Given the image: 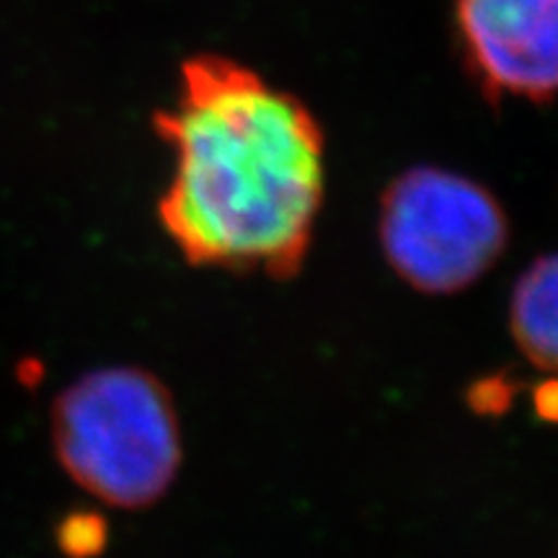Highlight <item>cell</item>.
<instances>
[{
	"label": "cell",
	"mask_w": 558,
	"mask_h": 558,
	"mask_svg": "<svg viewBox=\"0 0 558 558\" xmlns=\"http://www.w3.org/2000/svg\"><path fill=\"white\" fill-rule=\"evenodd\" d=\"M54 456L104 505L143 509L179 476V411L148 369L104 367L62 390L52 407Z\"/></svg>",
	"instance_id": "cell-2"
},
{
	"label": "cell",
	"mask_w": 558,
	"mask_h": 558,
	"mask_svg": "<svg viewBox=\"0 0 558 558\" xmlns=\"http://www.w3.org/2000/svg\"><path fill=\"white\" fill-rule=\"evenodd\" d=\"M378 235L383 256L409 288L456 295L501 259L509 222L486 186L437 166H418L383 194Z\"/></svg>",
	"instance_id": "cell-3"
},
{
	"label": "cell",
	"mask_w": 558,
	"mask_h": 558,
	"mask_svg": "<svg viewBox=\"0 0 558 558\" xmlns=\"http://www.w3.org/2000/svg\"><path fill=\"white\" fill-rule=\"evenodd\" d=\"M156 132L173 153L158 218L186 262L279 279L303 267L326 186L324 132L303 101L199 54Z\"/></svg>",
	"instance_id": "cell-1"
},
{
	"label": "cell",
	"mask_w": 558,
	"mask_h": 558,
	"mask_svg": "<svg viewBox=\"0 0 558 558\" xmlns=\"http://www.w3.org/2000/svg\"><path fill=\"white\" fill-rule=\"evenodd\" d=\"M509 329L535 367L558 375V254L541 256L518 279Z\"/></svg>",
	"instance_id": "cell-5"
},
{
	"label": "cell",
	"mask_w": 558,
	"mask_h": 558,
	"mask_svg": "<svg viewBox=\"0 0 558 558\" xmlns=\"http://www.w3.org/2000/svg\"><path fill=\"white\" fill-rule=\"evenodd\" d=\"M60 550L68 558H94L107 546V522L94 512H73L58 525Z\"/></svg>",
	"instance_id": "cell-6"
},
{
	"label": "cell",
	"mask_w": 558,
	"mask_h": 558,
	"mask_svg": "<svg viewBox=\"0 0 558 558\" xmlns=\"http://www.w3.org/2000/svg\"><path fill=\"white\" fill-rule=\"evenodd\" d=\"M465 60L492 96H558V0H458Z\"/></svg>",
	"instance_id": "cell-4"
},
{
	"label": "cell",
	"mask_w": 558,
	"mask_h": 558,
	"mask_svg": "<svg viewBox=\"0 0 558 558\" xmlns=\"http://www.w3.org/2000/svg\"><path fill=\"white\" fill-rule=\"evenodd\" d=\"M538 414L546 416V418H554L558 422V380H548L546 386L538 388Z\"/></svg>",
	"instance_id": "cell-7"
}]
</instances>
